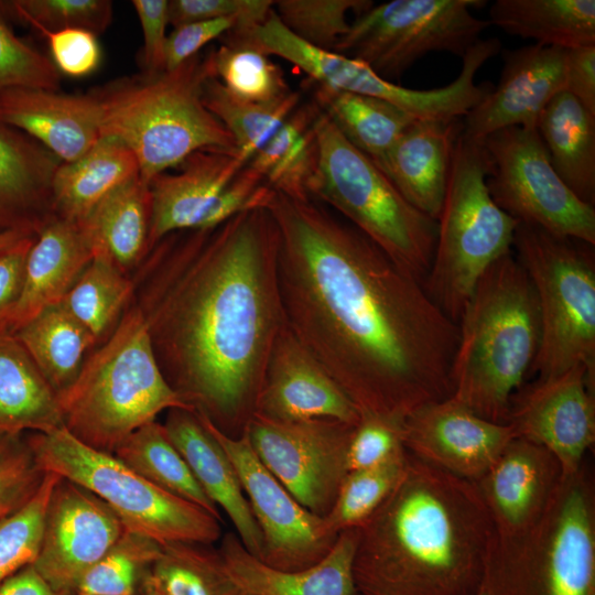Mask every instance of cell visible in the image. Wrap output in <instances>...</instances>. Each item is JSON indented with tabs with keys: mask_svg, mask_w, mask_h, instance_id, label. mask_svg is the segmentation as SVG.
Listing matches in <instances>:
<instances>
[{
	"mask_svg": "<svg viewBox=\"0 0 595 595\" xmlns=\"http://www.w3.org/2000/svg\"><path fill=\"white\" fill-rule=\"evenodd\" d=\"M285 325L359 413L405 419L452 394L457 323L423 284L316 199L272 190Z\"/></svg>",
	"mask_w": 595,
	"mask_h": 595,
	"instance_id": "cell-1",
	"label": "cell"
},
{
	"mask_svg": "<svg viewBox=\"0 0 595 595\" xmlns=\"http://www.w3.org/2000/svg\"><path fill=\"white\" fill-rule=\"evenodd\" d=\"M279 234L266 207L212 229L172 232L139 264L133 302L170 386L228 435L252 415L285 325Z\"/></svg>",
	"mask_w": 595,
	"mask_h": 595,
	"instance_id": "cell-2",
	"label": "cell"
},
{
	"mask_svg": "<svg viewBox=\"0 0 595 595\" xmlns=\"http://www.w3.org/2000/svg\"><path fill=\"white\" fill-rule=\"evenodd\" d=\"M357 528V595H474L495 529L475 482L408 453L404 473Z\"/></svg>",
	"mask_w": 595,
	"mask_h": 595,
	"instance_id": "cell-3",
	"label": "cell"
},
{
	"mask_svg": "<svg viewBox=\"0 0 595 595\" xmlns=\"http://www.w3.org/2000/svg\"><path fill=\"white\" fill-rule=\"evenodd\" d=\"M457 326L451 398L488 421L506 423L541 333L536 293L516 256H502L484 273Z\"/></svg>",
	"mask_w": 595,
	"mask_h": 595,
	"instance_id": "cell-4",
	"label": "cell"
},
{
	"mask_svg": "<svg viewBox=\"0 0 595 595\" xmlns=\"http://www.w3.org/2000/svg\"><path fill=\"white\" fill-rule=\"evenodd\" d=\"M212 76L207 52L173 71L123 77L90 91L102 137L133 153L145 183L197 151L238 152L232 136L203 102V85Z\"/></svg>",
	"mask_w": 595,
	"mask_h": 595,
	"instance_id": "cell-5",
	"label": "cell"
},
{
	"mask_svg": "<svg viewBox=\"0 0 595 595\" xmlns=\"http://www.w3.org/2000/svg\"><path fill=\"white\" fill-rule=\"evenodd\" d=\"M57 398L64 428L84 444L110 454L162 411L195 410L163 376L134 303Z\"/></svg>",
	"mask_w": 595,
	"mask_h": 595,
	"instance_id": "cell-6",
	"label": "cell"
},
{
	"mask_svg": "<svg viewBox=\"0 0 595 595\" xmlns=\"http://www.w3.org/2000/svg\"><path fill=\"white\" fill-rule=\"evenodd\" d=\"M480 589L487 595H595V498L583 467L562 477L538 521L494 540Z\"/></svg>",
	"mask_w": 595,
	"mask_h": 595,
	"instance_id": "cell-7",
	"label": "cell"
},
{
	"mask_svg": "<svg viewBox=\"0 0 595 595\" xmlns=\"http://www.w3.org/2000/svg\"><path fill=\"white\" fill-rule=\"evenodd\" d=\"M483 142L457 137L430 270L422 284L454 322L484 273L511 252L518 221L491 198Z\"/></svg>",
	"mask_w": 595,
	"mask_h": 595,
	"instance_id": "cell-8",
	"label": "cell"
},
{
	"mask_svg": "<svg viewBox=\"0 0 595 595\" xmlns=\"http://www.w3.org/2000/svg\"><path fill=\"white\" fill-rule=\"evenodd\" d=\"M315 132L320 160L311 198L332 208L423 282L435 250L436 220L408 203L322 110Z\"/></svg>",
	"mask_w": 595,
	"mask_h": 595,
	"instance_id": "cell-9",
	"label": "cell"
},
{
	"mask_svg": "<svg viewBox=\"0 0 595 595\" xmlns=\"http://www.w3.org/2000/svg\"><path fill=\"white\" fill-rule=\"evenodd\" d=\"M41 467L96 495L126 530L160 543L209 545L221 537L219 519L145 479L113 454L95 450L64 426L29 433Z\"/></svg>",
	"mask_w": 595,
	"mask_h": 595,
	"instance_id": "cell-10",
	"label": "cell"
},
{
	"mask_svg": "<svg viewBox=\"0 0 595 595\" xmlns=\"http://www.w3.org/2000/svg\"><path fill=\"white\" fill-rule=\"evenodd\" d=\"M512 246L538 302V378L583 365L595 374V262L592 245L518 223Z\"/></svg>",
	"mask_w": 595,
	"mask_h": 595,
	"instance_id": "cell-11",
	"label": "cell"
},
{
	"mask_svg": "<svg viewBox=\"0 0 595 595\" xmlns=\"http://www.w3.org/2000/svg\"><path fill=\"white\" fill-rule=\"evenodd\" d=\"M483 0H392L356 15L333 52L367 64L382 78H399L432 52L463 57L490 25L472 10Z\"/></svg>",
	"mask_w": 595,
	"mask_h": 595,
	"instance_id": "cell-12",
	"label": "cell"
},
{
	"mask_svg": "<svg viewBox=\"0 0 595 595\" xmlns=\"http://www.w3.org/2000/svg\"><path fill=\"white\" fill-rule=\"evenodd\" d=\"M494 202L518 223L595 245V208L554 171L537 129L509 127L482 140Z\"/></svg>",
	"mask_w": 595,
	"mask_h": 595,
	"instance_id": "cell-13",
	"label": "cell"
},
{
	"mask_svg": "<svg viewBox=\"0 0 595 595\" xmlns=\"http://www.w3.org/2000/svg\"><path fill=\"white\" fill-rule=\"evenodd\" d=\"M355 426L328 418L279 422L253 414L245 430L258 458L294 499L325 517L348 473Z\"/></svg>",
	"mask_w": 595,
	"mask_h": 595,
	"instance_id": "cell-14",
	"label": "cell"
},
{
	"mask_svg": "<svg viewBox=\"0 0 595 595\" xmlns=\"http://www.w3.org/2000/svg\"><path fill=\"white\" fill-rule=\"evenodd\" d=\"M198 419L229 457L261 531L260 561L282 571H298L320 562L339 533L301 506L256 455L246 430L231 436L202 411Z\"/></svg>",
	"mask_w": 595,
	"mask_h": 595,
	"instance_id": "cell-15",
	"label": "cell"
},
{
	"mask_svg": "<svg viewBox=\"0 0 595 595\" xmlns=\"http://www.w3.org/2000/svg\"><path fill=\"white\" fill-rule=\"evenodd\" d=\"M594 375L578 365L538 378L512 396L507 422L517 436L550 451L562 477L576 474L595 441Z\"/></svg>",
	"mask_w": 595,
	"mask_h": 595,
	"instance_id": "cell-16",
	"label": "cell"
},
{
	"mask_svg": "<svg viewBox=\"0 0 595 595\" xmlns=\"http://www.w3.org/2000/svg\"><path fill=\"white\" fill-rule=\"evenodd\" d=\"M248 35L268 55L292 63L314 84L383 99L418 119L451 120L461 110V90L455 84L424 90L394 84L358 60L303 42L281 23L274 10Z\"/></svg>",
	"mask_w": 595,
	"mask_h": 595,
	"instance_id": "cell-17",
	"label": "cell"
},
{
	"mask_svg": "<svg viewBox=\"0 0 595 595\" xmlns=\"http://www.w3.org/2000/svg\"><path fill=\"white\" fill-rule=\"evenodd\" d=\"M125 530L118 516L100 498L60 478L51 495L40 551L32 565L52 588L75 594L82 576Z\"/></svg>",
	"mask_w": 595,
	"mask_h": 595,
	"instance_id": "cell-18",
	"label": "cell"
},
{
	"mask_svg": "<svg viewBox=\"0 0 595 595\" xmlns=\"http://www.w3.org/2000/svg\"><path fill=\"white\" fill-rule=\"evenodd\" d=\"M515 437L510 424L488 421L451 397L421 407L403 420L408 453L472 482L493 466Z\"/></svg>",
	"mask_w": 595,
	"mask_h": 595,
	"instance_id": "cell-19",
	"label": "cell"
},
{
	"mask_svg": "<svg viewBox=\"0 0 595 595\" xmlns=\"http://www.w3.org/2000/svg\"><path fill=\"white\" fill-rule=\"evenodd\" d=\"M500 52L498 84L462 120L466 138L482 141L509 127L537 129L549 102L565 91L566 48L534 43Z\"/></svg>",
	"mask_w": 595,
	"mask_h": 595,
	"instance_id": "cell-20",
	"label": "cell"
},
{
	"mask_svg": "<svg viewBox=\"0 0 595 595\" xmlns=\"http://www.w3.org/2000/svg\"><path fill=\"white\" fill-rule=\"evenodd\" d=\"M255 414L279 422L328 418L357 424L360 419L353 401L286 325L269 354Z\"/></svg>",
	"mask_w": 595,
	"mask_h": 595,
	"instance_id": "cell-21",
	"label": "cell"
},
{
	"mask_svg": "<svg viewBox=\"0 0 595 595\" xmlns=\"http://www.w3.org/2000/svg\"><path fill=\"white\" fill-rule=\"evenodd\" d=\"M562 479L555 456L542 445L515 437L475 483L497 540L515 538L542 516Z\"/></svg>",
	"mask_w": 595,
	"mask_h": 595,
	"instance_id": "cell-22",
	"label": "cell"
},
{
	"mask_svg": "<svg viewBox=\"0 0 595 595\" xmlns=\"http://www.w3.org/2000/svg\"><path fill=\"white\" fill-rule=\"evenodd\" d=\"M0 120L29 134L61 162L80 158L102 137L99 106L90 91L6 89L0 91Z\"/></svg>",
	"mask_w": 595,
	"mask_h": 595,
	"instance_id": "cell-23",
	"label": "cell"
},
{
	"mask_svg": "<svg viewBox=\"0 0 595 595\" xmlns=\"http://www.w3.org/2000/svg\"><path fill=\"white\" fill-rule=\"evenodd\" d=\"M247 163L238 152L197 151L177 167L152 177L149 251L165 236L197 229L229 181Z\"/></svg>",
	"mask_w": 595,
	"mask_h": 595,
	"instance_id": "cell-24",
	"label": "cell"
},
{
	"mask_svg": "<svg viewBox=\"0 0 595 595\" xmlns=\"http://www.w3.org/2000/svg\"><path fill=\"white\" fill-rule=\"evenodd\" d=\"M93 257V245L79 223L51 218L36 232L21 294L1 322L0 333L14 334L42 310L61 302Z\"/></svg>",
	"mask_w": 595,
	"mask_h": 595,
	"instance_id": "cell-25",
	"label": "cell"
},
{
	"mask_svg": "<svg viewBox=\"0 0 595 595\" xmlns=\"http://www.w3.org/2000/svg\"><path fill=\"white\" fill-rule=\"evenodd\" d=\"M462 121L418 119L372 160L414 208L437 220Z\"/></svg>",
	"mask_w": 595,
	"mask_h": 595,
	"instance_id": "cell-26",
	"label": "cell"
},
{
	"mask_svg": "<svg viewBox=\"0 0 595 595\" xmlns=\"http://www.w3.org/2000/svg\"><path fill=\"white\" fill-rule=\"evenodd\" d=\"M356 545L357 528L343 530L320 562L298 571L263 563L231 533L224 538L218 552L244 595H357L353 572Z\"/></svg>",
	"mask_w": 595,
	"mask_h": 595,
	"instance_id": "cell-27",
	"label": "cell"
},
{
	"mask_svg": "<svg viewBox=\"0 0 595 595\" xmlns=\"http://www.w3.org/2000/svg\"><path fill=\"white\" fill-rule=\"evenodd\" d=\"M163 425L202 489L229 517L242 545L261 560V531L234 465L220 444L201 422L195 410L171 409Z\"/></svg>",
	"mask_w": 595,
	"mask_h": 595,
	"instance_id": "cell-28",
	"label": "cell"
},
{
	"mask_svg": "<svg viewBox=\"0 0 595 595\" xmlns=\"http://www.w3.org/2000/svg\"><path fill=\"white\" fill-rule=\"evenodd\" d=\"M58 158L0 120V234H35L53 218L52 181Z\"/></svg>",
	"mask_w": 595,
	"mask_h": 595,
	"instance_id": "cell-29",
	"label": "cell"
},
{
	"mask_svg": "<svg viewBox=\"0 0 595 595\" xmlns=\"http://www.w3.org/2000/svg\"><path fill=\"white\" fill-rule=\"evenodd\" d=\"M151 197L140 175L104 196L79 224L87 232L94 253L106 255L128 273L149 252Z\"/></svg>",
	"mask_w": 595,
	"mask_h": 595,
	"instance_id": "cell-30",
	"label": "cell"
},
{
	"mask_svg": "<svg viewBox=\"0 0 595 595\" xmlns=\"http://www.w3.org/2000/svg\"><path fill=\"white\" fill-rule=\"evenodd\" d=\"M537 130L560 178L582 202L594 206L595 116L562 91L543 110Z\"/></svg>",
	"mask_w": 595,
	"mask_h": 595,
	"instance_id": "cell-31",
	"label": "cell"
},
{
	"mask_svg": "<svg viewBox=\"0 0 595 595\" xmlns=\"http://www.w3.org/2000/svg\"><path fill=\"white\" fill-rule=\"evenodd\" d=\"M62 426L56 392L15 336L0 333V433H46Z\"/></svg>",
	"mask_w": 595,
	"mask_h": 595,
	"instance_id": "cell-32",
	"label": "cell"
},
{
	"mask_svg": "<svg viewBox=\"0 0 595 595\" xmlns=\"http://www.w3.org/2000/svg\"><path fill=\"white\" fill-rule=\"evenodd\" d=\"M136 175L140 174L133 153L119 140L101 137L84 155L56 169L54 215L80 223L104 196Z\"/></svg>",
	"mask_w": 595,
	"mask_h": 595,
	"instance_id": "cell-33",
	"label": "cell"
},
{
	"mask_svg": "<svg viewBox=\"0 0 595 595\" xmlns=\"http://www.w3.org/2000/svg\"><path fill=\"white\" fill-rule=\"evenodd\" d=\"M488 21L537 44L566 50L595 45L594 0H496Z\"/></svg>",
	"mask_w": 595,
	"mask_h": 595,
	"instance_id": "cell-34",
	"label": "cell"
},
{
	"mask_svg": "<svg viewBox=\"0 0 595 595\" xmlns=\"http://www.w3.org/2000/svg\"><path fill=\"white\" fill-rule=\"evenodd\" d=\"M12 335L57 396L75 381L87 353L98 344L62 302L45 307Z\"/></svg>",
	"mask_w": 595,
	"mask_h": 595,
	"instance_id": "cell-35",
	"label": "cell"
},
{
	"mask_svg": "<svg viewBox=\"0 0 595 595\" xmlns=\"http://www.w3.org/2000/svg\"><path fill=\"white\" fill-rule=\"evenodd\" d=\"M314 101L338 131L376 160L415 121L413 115L380 98L314 84Z\"/></svg>",
	"mask_w": 595,
	"mask_h": 595,
	"instance_id": "cell-36",
	"label": "cell"
},
{
	"mask_svg": "<svg viewBox=\"0 0 595 595\" xmlns=\"http://www.w3.org/2000/svg\"><path fill=\"white\" fill-rule=\"evenodd\" d=\"M113 455L155 486L188 500L220 520L216 505L195 479L164 425L152 421L128 435Z\"/></svg>",
	"mask_w": 595,
	"mask_h": 595,
	"instance_id": "cell-37",
	"label": "cell"
},
{
	"mask_svg": "<svg viewBox=\"0 0 595 595\" xmlns=\"http://www.w3.org/2000/svg\"><path fill=\"white\" fill-rule=\"evenodd\" d=\"M134 281L106 255L93 259L61 301L96 338L105 342L131 303Z\"/></svg>",
	"mask_w": 595,
	"mask_h": 595,
	"instance_id": "cell-38",
	"label": "cell"
},
{
	"mask_svg": "<svg viewBox=\"0 0 595 595\" xmlns=\"http://www.w3.org/2000/svg\"><path fill=\"white\" fill-rule=\"evenodd\" d=\"M202 99L232 136L238 154L248 163L300 105L301 94L292 90L271 102H255L232 95L212 76L203 85Z\"/></svg>",
	"mask_w": 595,
	"mask_h": 595,
	"instance_id": "cell-39",
	"label": "cell"
},
{
	"mask_svg": "<svg viewBox=\"0 0 595 595\" xmlns=\"http://www.w3.org/2000/svg\"><path fill=\"white\" fill-rule=\"evenodd\" d=\"M217 48L208 51L214 77L232 95L271 102L292 91L283 71L242 30L234 29Z\"/></svg>",
	"mask_w": 595,
	"mask_h": 595,
	"instance_id": "cell-40",
	"label": "cell"
},
{
	"mask_svg": "<svg viewBox=\"0 0 595 595\" xmlns=\"http://www.w3.org/2000/svg\"><path fill=\"white\" fill-rule=\"evenodd\" d=\"M150 570L167 595H244L226 572L219 552L203 544H164Z\"/></svg>",
	"mask_w": 595,
	"mask_h": 595,
	"instance_id": "cell-41",
	"label": "cell"
},
{
	"mask_svg": "<svg viewBox=\"0 0 595 595\" xmlns=\"http://www.w3.org/2000/svg\"><path fill=\"white\" fill-rule=\"evenodd\" d=\"M162 545L125 530L110 550L82 576L76 593L134 595L142 574L158 560Z\"/></svg>",
	"mask_w": 595,
	"mask_h": 595,
	"instance_id": "cell-42",
	"label": "cell"
},
{
	"mask_svg": "<svg viewBox=\"0 0 595 595\" xmlns=\"http://www.w3.org/2000/svg\"><path fill=\"white\" fill-rule=\"evenodd\" d=\"M407 459L408 452H404L374 467L347 473L325 516L329 527L339 533L360 526L396 487Z\"/></svg>",
	"mask_w": 595,
	"mask_h": 595,
	"instance_id": "cell-43",
	"label": "cell"
},
{
	"mask_svg": "<svg viewBox=\"0 0 595 595\" xmlns=\"http://www.w3.org/2000/svg\"><path fill=\"white\" fill-rule=\"evenodd\" d=\"M372 4L369 0H278L273 10L296 37L333 52L350 28L348 13L358 15Z\"/></svg>",
	"mask_w": 595,
	"mask_h": 595,
	"instance_id": "cell-44",
	"label": "cell"
},
{
	"mask_svg": "<svg viewBox=\"0 0 595 595\" xmlns=\"http://www.w3.org/2000/svg\"><path fill=\"white\" fill-rule=\"evenodd\" d=\"M0 17L40 31L84 29L102 33L112 20L109 0H0Z\"/></svg>",
	"mask_w": 595,
	"mask_h": 595,
	"instance_id": "cell-45",
	"label": "cell"
},
{
	"mask_svg": "<svg viewBox=\"0 0 595 595\" xmlns=\"http://www.w3.org/2000/svg\"><path fill=\"white\" fill-rule=\"evenodd\" d=\"M60 478L46 472L35 496L23 508L0 520V585L36 560L47 506Z\"/></svg>",
	"mask_w": 595,
	"mask_h": 595,
	"instance_id": "cell-46",
	"label": "cell"
},
{
	"mask_svg": "<svg viewBox=\"0 0 595 595\" xmlns=\"http://www.w3.org/2000/svg\"><path fill=\"white\" fill-rule=\"evenodd\" d=\"M29 433H0V520L23 508L46 474Z\"/></svg>",
	"mask_w": 595,
	"mask_h": 595,
	"instance_id": "cell-47",
	"label": "cell"
},
{
	"mask_svg": "<svg viewBox=\"0 0 595 595\" xmlns=\"http://www.w3.org/2000/svg\"><path fill=\"white\" fill-rule=\"evenodd\" d=\"M61 74L51 57L17 36L0 17V91L10 88L60 90Z\"/></svg>",
	"mask_w": 595,
	"mask_h": 595,
	"instance_id": "cell-48",
	"label": "cell"
},
{
	"mask_svg": "<svg viewBox=\"0 0 595 595\" xmlns=\"http://www.w3.org/2000/svg\"><path fill=\"white\" fill-rule=\"evenodd\" d=\"M403 420L360 413L348 446V473L374 467L407 452L403 444Z\"/></svg>",
	"mask_w": 595,
	"mask_h": 595,
	"instance_id": "cell-49",
	"label": "cell"
},
{
	"mask_svg": "<svg viewBox=\"0 0 595 595\" xmlns=\"http://www.w3.org/2000/svg\"><path fill=\"white\" fill-rule=\"evenodd\" d=\"M271 0H172L169 1V23L182 24L236 17L237 30H249L263 23L273 11Z\"/></svg>",
	"mask_w": 595,
	"mask_h": 595,
	"instance_id": "cell-50",
	"label": "cell"
},
{
	"mask_svg": "<svg viewBox=\"0 0 595 595\" xmlns=\"http://www.w3.org/2000/svg\"><path fill=\"white\" fill-rule=\"evenodd\" d=\"M271 192L264 177L246 164L221 191L197 229H212L245 210L264 207Z\"/></svg>",
	"mask_w": 595,
	"mask_h": 595,
	"instance_id": "cell-51",
	"label": "cell"
},
{
	"mask_svg": "<svg viewBox=\"0 0 595 595\" xmlns=\"http://www.w3.org/2000/svg\"><path fill=\"white\" fill-rule=\"evenodd\" d=\"M46 39L51 60L60 74L85 77L91 74L101 60L97 35L84 29L40 31Z\"/></svg>",
	"mask_w": 595,
	"mask_h": 595,
	"instance_id": "cell-52",
	"label": "cell"
},
{
	"mask_svg": "<svg viewBox=\"0 0 595 595\" xmlns=\"http://www.w3.org/2000/svg\"><path fill=\"white\" fill-rule=\"evenodd\" d=\"M240 25L236 17L220 18L206 21L191 22L173 29L167 34L165 46V72L173 71L180 65L199 54L201 48Z\"/></svg>",
	"mask_w": 595,
	"mask_h": 595,
	"instance_id": "cell-53",
	"label": "cell"
},
{
	"mask_svg": "<svg viewBox=\"0 0 595 595\" xmlns=\"http://www.w3.org/2000/svg\"><path fill=\"white\" fill-rule=\"evenodd\" d=\"M131 3L139 18L143 35L141 53L143 74H161L165 72L166 26L170 24L169 1L133 0Z\"/></svg>",
	"mask_w": 595,
	"mask_h": 595,
	"instance_id": "cell-54",
	"label": "cell"
},
{
	"mask_svg": "<svg viewBox=\"0 0 595 595\" xmlns=\"http://www.w3.org/2000/svg\"><path fill=\"white\" fill-rule=\"evenodd\" d=\"M35 238L36 235L29 236L0 252V324L19 300L28 253Z\"/></svg>",
	"mask_w": 595,
	"mask_h": 595,
	"instance_id": "cell-55",
	"label": "cell"
},
{
	"mask_svg": "<svg viewBox=\"0 0 595 595\" xmlns=\"http://www.w3.org/2000/svg\"><path fill=\"white\" fill-rule=\"evenodd\" d=\"M565 91L595 116V45L567 50Z\"/></svg>",
	"mask_w": 595,
	"mask_h": 595,
	"instance_id": "cell-56",
	"label": "cell"
},
{
	"mask_svg": "<svg viewBox=\"0 0 595 595\" xmlns=\"http://www.w3.org/2000/svg\"><path fill=\"white\" fill-rule=\"evenodd\" d=\"M0 595H75L57 592L52 588L29 565L0 585Z\"/></svg>",
	"mask_w": 595,
	"mask_h": 595,
	"instance_id": "cell-57",
	"label": "cell"
},
{
	"mask_svg": "<svg viewBox=\"0 0 595 595\" xmlns=\"http://www.w3.org/2000/svg\"><path fill=\"white\" fill-rule=\"evenodd\" d=\"M150 569L142 574L134 595H167L156 582Z\"/></svg>",
	"mask_w": 595,
	"mask_h": 595,
	"instance_id": "cell-58",
	"label": "cell"
},
{
	"mask_svg": "<svg viewBox=\"0 0 595 595\" xmlns=\"http://www.w3.org/2000/svg\"><path fill=\"white\" fill-rule=\"evenodd\" d=\"M34 234L21 232V231H7L0 234V252L11 248L20 242L22 239L32 236Z\"/></svg>",
	"mask_w": 595,
	"mask_h": 595,
	"instance_id": "cell-59",
	"label": "cell"
},
{
	"mask_svg": "<svg viewBox=\"0 0 595 595\" xmlns=\"http://www.w3.org/2000/svg\"><path fill=\"white\" fill-rule=\"evenodd\" d=\"M474 595H487L484 591L479 589L476 594Z\"/></svg>",
	"mask_w": 595,
	"mask_h": 595,
	"instance_id": "cell-60",
	"label": "cell"
},
{
	"mask_svg": "<svg viewBox=\"0 0 595 595\" xmlns=\"http://www.w3.org/2000/svg\"><path fill=\"white\" fill-rule=\"evenodd\" d=\"M75 595H91V594L76 593Z\"/></svg>",
	"mask_w": 595,
	"mask_h": 595,
	"instance_id": "cell-61",
	"label": "cell"
}]
</instances>
